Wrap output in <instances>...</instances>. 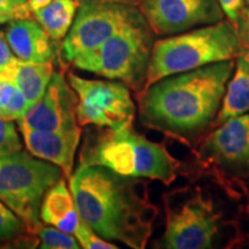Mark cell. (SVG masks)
Here are the masks:
<instances>
[{"instance_id":"11","label":"cell","mask_w":249,"mask_h":249,"mask_svg":"<svg viewBox=\"0 0 249 249\" xmlns=\"http://www.w3.org/2000/svg\"><path fill=\"white\" fill-rule=\"evenodd\" d=\"M140 12L156 35H174L224 20L218 0H140Z\"/></svg>"},{"instance_id":"18","label":"cell","mask_w":249,"mask_h":249,"mask_svg":"<svg viewBox=\"0 0 249 249\" xmlns=\"http://www.w3.org/2000/svg\"><path fill=\"white\" fill-rule=\"evenodd\" d=\"M79 0H52L33 15L53 40L65 38L75 18Z\"/></svg>"},{"instance_id":"8","label":"cell","mask_w":249,"mask_h":249,"mask_svg":"<svg viewBox=\"0 0 249 249\" xmlns=\"http://www.w3.org/2000/svg\"><path fill=\"white\" fill-rule=\"evenodd\" d=\"M196 169L227 189L245 194L249 182V114L232 118L210 130L194 149Z\"/></svg>"},{"instance_id":"27","label":"cell","mask_w":249,"mask_h":249,"mask_svg":"<svg viewBox=\"0 0 249 249\" xmlns=\"http://www.w3.org/2000/svg\"><path fill=\"white\" fill-rule=\"evenodd\" d=\"M51 1L52 0H29V7L31 13H34V12L38 11V9L43 8L44 6L49 5Z\"/></svg>"},{"instance_id":"20","label":"cell","mask_w":249,"mask_h":249,"mask_svg":"<svg viewBox=\"0 0 249 249\" xmlns=\"http://www.w3.org/2000/svg\"><path fill=\"white\" fill-rule=\"evenodd\" d=\"M37 235L39 238V248L42 249H79L81 246L76 238L61 231L57 227L40 226Z\"/></svg>"},{"instance_id":"29","label":"cell","mask_w":249,"mask_h":249,"mask_svg":"<svg viewBox=\"0 0 249 249\" xmlns=\"http://www.w3.org/2000/svg\"><path fill=\"white\" fill-rule=\"evenodd\" d=\"M116 1H120V2H126V4H135V2L140 1V0H116Z\"/></svg>"},{"instance_id":"23","label":"cell","mask_w":249,"mask_h":249,"mask_svg":"<svg viewBox=\"0 0 249 249\" xmlns=\"http://www.w3.org/2000/svg\"><path fill=\"white\" fill-rule=\"evenodd\" d=\"M74 236L79 241L80 246L86 249H118L117 246L112 245L105 239L98 236L96 232L92 231V229L88 224L83 222L82 219L77 224Z\"/></svg>"},{"instance_id":"25","label":"cell","mask_w":249,"mask_h":249,"mask_svg":"<svg viewBox=\"0 0 249 249\" xmlns=\"http://www.w3.org/2000/svg\"><path fill=\"white\" fill-rule=\"evenodd\" d=\"M224 14L226 15L231 22L234 24L236 29L240 33L242 38L244 27H242V13H244V2L245 0H218Z\"/></svg>"},{"instance_id":"13","label":"cell","mask_w":249,"mask_h":249,"mask_svg":"<svg viewBox=\"0 0 249 249\" xmlns=\"http://www.w3.org/2000/svg\"><path fill=\"white\" fill-rule=\"evenodd\" d=\"M18 128L23 136L27 150L31 155L58 165L64 176L67 179L71 178L74 156L82 135L81 126L58 132H43L24 127Z\"/></svg>"},{"instance_id":"26","label":"cell","mask_w":249,"mask_h":249,"mask_svg":"<svg viewBox=\"0 0 249 249\" xmlns=\"http://www.w3.org/2000/svg\"><path fill=\"white\" fill-rule=\"evenodd\" d=\"M17 58L8 44L5 33L0 30V73L4 71Z\"/></svg>"},{"instance_id":"7","label":"cell","mask_w":249,"mask_h":249,"mask_svg":"<svg viewBox=\"0 0 249 249\" xmlns=\"http://www.w3.org/2000/svg\"><path fill=\"white\" fill-rule=\"evenodd\" d=\"M61 177L58 165L29 151L0 157V201L22 220L30 235H37L42 226L39 213L43 198Z\"/></svg>"},{"instance_id":"4","label":"cell","mask_w":249,"mask_h":249,"mask_svg":"<svg viewBox=\"0 0 249 249\" xmlns=\"http://www.w3.org/2000/svg\"><path fill=\"white\" fill-rule=\"evenodd\" d=\"M102 165L121 176L160 180L169 186L181 163L161 143L140 135L133 124L121 128L89 130L80 154V165Z\"/></svg>"},{"instance_id":"9","label":"cell","mask_w":249,"mask_h":249,"mask_svg":"<svg viewBox=\"0 0 249 249\" xmlns=\"http://www.w3.org/2000/svg\"><path fill=\"white\" fill-rule=\"evenodd\" d=\"M70 86L79 97L76 119L81 127L95 124L117 129L133 124L135 104L129 87L121 81L87 80L70 71Z\"/></svg>"},{"instance_id":"12","label":"cell","mask_w":249,"mask_h":249,"mask_svg":"<svg viewBox=\"0 0 249 249\" xmlns=\"http://www.w3.org/2000/svg\"><path fill=\"white\" fill-rule=\"evenodd\" d=\"M79 97L61 73H53L44 95L38 102L28 107L18 127L58 132L80 126L76 119Z\"/></svg>"},{"instance_id":"19","label":"cell","mask_w":249,"mask_h":249,"mask_svg":"<svg viewBox=\"0 0 249 249\" xmlns=\"http://www.w3.org/2000/svg\"><path fill=\"white\" fill-rule=\"evenodd\" d=\"M0 103L4 118L9 120H20L29 107L21 89L11 81L0 80Z\"/></svg>"},{"instance_id":"31","label":"cell","mask_w":249,"mask_h":249,"mask_svg":"<svg viewBox=\"0 0 249 249\" xmlns=\"http://www.w3.org/2000/svg\"><path fill=\"white\" fill-rule=\"evenodd\" d=\"M245 2H246V4H247V5H249V0H245Z\"/></svg>"},{"instance_id":"16","label":"cell","mask_w":249,"mask_h":249,"mask_svg":"<svg viewBox=\"0 0 249 249\" xmlns=\"http://www.w3.org/2000/svg\"><path fill=\"white\" fill-rule=\"evenodd\" d=\"M39 217L43 223L57 227L68 234H74L81 217L71 189L62 178L45 194L40 205Z\"/></svg>"},{"instance_id":"22","label":"cell","mask_w":249,"mask_h":249,"mask_svg":"<svg viewBox=\"0 0 249 249\" xmlns=\"http://www.w3.org/2000/svg\"><path fill=\"white\" fill-rule=\"evenodd\" d=\"M22 150L14 120L0 118V157Z\"/></svg>"},{"instance_id":"1","label":"cell","mask_w":249,"mask_h":249,"mask_svg":"<svg viewBox=\"0 0 249 249\" xmlns=\"http://www.w3.org/2000/svg\"><path fill=\"white\" fill-rule=\"evenodd\" d=\"M189 182L165 193L166 229L158 248L230 249L249 241L246 196L205 173H189Z\"/></svg>"},{"instance_id":"30","label":"cell","mask_w":249,"mask_h":249,"mask_svg":"<svg viewBox=\"0 0 249 249\" xmlns=\"http://www.w3.org/2000/svg\"><path fill=\"white\" fill-rule=\"evenodd\" d=\"M0 118H4V112H2V107H1V103H0Z\"/></svg>"},{"instance_id":"6","label":"cell","mask_w":249,"mask_h":249,"mask_svg":"<svg viewBox=\"0 0 249 249\" xmlns=\"http://www.w3.org/2000/svg\"><path fill=\"white\" fill-rule=\"evenodd\" d=\"M151 33L140 13L98 48L83 52L71 62L81 71L119 80L139 92L144 88L154 48Z\"/></svg>"},{"instance_id":"24","label":"cell","mask_w":249,"mask_h":249,"mask_svg":"<svg viewBox=\"0 0 249 249\" xmlns=\"http://www.w3.org/2000/svg\"><path fill=\"white\" fill-rule=\"evenodd\" d=\"M31 14L29 0H0V24L30 18Z\"/></svg>"},{"instance_id":"10","label":"cell","mask_w":249,"mask_h":249,"mask_svg":"<svg viewBox=\"0 0 249 249\" xmlns=\"http://www.w3.org/2000/svg\"><path fill=\"white\" fill-rule=\"evenodd\" d=\"M140 13L132 4L116 0H82L62 44L65 59L73 61L98 48Z\"/></svg>"},{"instance_id":"3","label":"cell","mask_w":249,"mask_h":249,"mask_svg":"<svg viewBox=\"0 0 249 249\" xmlns=\"http://www.w3.org/2000/svg\"><path fill=\"white\" fill-rule=\"evenodd\" d=\"M81 219L105 240L143 249L158 209L149 200L148 183L102 165H82L70 179Z\"/></svg>"},{"instance_id":"15","label":"cell","mask_w":249,"mask_h":249,"mask_svg":"<svg viewBox=\"0 0 249 249\" xmlns=\"http://www.w3.org/2000/svg\"><path fill=\"white\" fill-rule=\"evenodd\" d=\"M53 73L52 61L33 62L17 58L4 71L0 73V80L15 83L23 92L30 107L44 95Z\"/></svg>"},{"instance_id":"17","label":"cell","mask_w":249,"mask_h":249,"mask_svg":"<svg viewBox=\"0 0 249 249\" xmlns=\"http://www.w3.org/2000/svg\"><path fill=\"white\" fill-rule=\"evenodd\" d=\"M247 113H249V49L236 58L234 71L227 83L222 107L213 129L232 118Z\"/></svg>"},{"instance_id":"5","label":"cell","mask_w":249,"mask_h":249,"mask_svg":"<svg viewBox=\"0 0 249 249\" xmlns=\"http://www.w3.org/2000/svg\"><path fill=\"white\" fill-rule=\"evenodd\" d=\"M247 49L229 18L157 40L152 48L144 88L173 74L236 59Z\"/></svg>"},{"instance_id":"2","label":"cell","mask_w":249,"mask_h":249,"mask_svg":"<svg viewBox=\"0 0 249 249\" xmlns=\"http://www.w3.org/2000/svg\"><path fill=\"white\" fill-rule=\"evenodd\" d=\"M234 68L231 59L151 83L136 93L140 123L194 150L213 129Z\"/></svg>"},{"instance_id":"21","label":"cell","mask_w":249,"mask_h":249,"mask_svg":"<svg viewBox=\"0 0 249 249\" xmlns=\"http://www.w3.org/2000/svg\"><path fill=\"white\" fill-rule=\"evenodd\" d=\"M26 225L4 202L0 201V241L14 240L24 231Z\"/></svg>"},{"instance_id":"14","label":"cell","mask_w":249,"mask_h":249,"mask_svg":"<svg viewBox=\"0 0 249 249\" xmlns=\"http://www.w3.org/2000/svg\"><path fill=\"white\" fill-rule=\"evenodd\" d=\"M5 35L12 51L20 60L33 62L53 60L55 55L53 39L31 18L9 22Z\"/></svg>"},{"instance_id":"28","label":"cell","mask_w":249,"mask_h":249,"mask_svg":"<svg viewBox=\"0 0 249 249\" xmlns=\"http://www.w3.org/2000/svg\"><path fill=\"white\" fill-rule=\"evenodd\" d=\"M245 196H246V211H247L248 219H249V182L245 188Z\"/></svg>"}]
</instances>
